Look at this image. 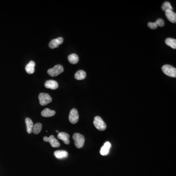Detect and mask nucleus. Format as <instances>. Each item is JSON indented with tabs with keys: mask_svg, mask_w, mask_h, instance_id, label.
I'll return each mask as SVG.
<instances>
[{
	"mask_svg": "<svg viewBox=\"0 0 176 176\" xmlns=\"http://www.w3.org/2000/svg\"><path fill=\"white\" fill-rule=\"evenodd\" d=\"M155 23L157 26H159L160 27H163L164 25V21L162 19H158L156 21Z\"/></svg>",
	"mask_w": 176,
	"mask_h": 176,
	"instance_id": "22",
	"label": "nucleus"
},
{
	"mask_svg": "<svg viewBox=\"0 0 176 176\" xmlns=\"http://www.w3.org/2000/svg\"><path fill=\"white\" fill-rule=\"evenodd\" d=\"M48 142L50 143L51 146H52V147H59V146H60V143H59L58 141H57V139H56L53 135H51L48 138Z\"/></svg>",
	"mask_w": 176,
	"mask_h": 176,
	"instance_id": "15",
	"label": "nucleus"
},
{
	"mask_svg": "<svg viewBox=\"0 0 176 176\" xmlns=\"http://www.w3.org/2000/svg\"><path fill=\"white\" fill-rule=\"evenodd\" d=\"M148 27L152 29H155L158 27V26L156 25V23H152V22H149L148 23Z\"/></svg>",
	"mask_w": 176,
	"mask_h": 176,
	"instance_id": "23",
	"label": "nucleus"
},
{
	"mask_svg": "<svg viewBox=\"0 0 176 176\" xmlns=\"http://www.w3.org/2000/svg\"><path fill=\"white\" fill-rule=\"evenodd\" d=\"M165 14L166 18L170 22L172 23H176V14L172 10H168L165 11Z\"/></svg>",
	"mask_w": 176,
	"mask_h": 176,
	"instance_id": "8",
	"label": "nucleus"
},
{
	"mask_svg": "<svg viewBox=\"0 0 176 176\" xmlns=\"http://www.w3.org/2000/svg\"><path fill=\"white\" fill-rule=\"evenodd\" d=\"M39 100L41 105L46 106L52 101V98L48 94L40 93L39 94Z\"/></svg>",
	"mask_w": 176,
	"mask_h": 176,
	"instance_id": "5",
	"label": "nucleus"
},
{
	"mask_svg": "<svg viewBox=\"0 0 176 176\" xmlns=\"http://www.w3.org/2000/svg\"><path fill=\"white\" fill-rule=\"evenodd\" d=\"M64 42V39L62 37H58V38L53 39L49 43V47L51 49H54L59 46Z\"/></svg>",
	"mask_w": 176,
	"mask_h": 176,
	"instance_id": "7",
	"label": "nucleus"
},
{
	"mask_svg": "<svg viewBox=\"0 0 176 176\" xmlns=\"http://www.w3.org/2000/svg\"><path fill=\"white\" fill-rule=\"evenodd\" d=\"M25 121L26 126H27V132L29 134H31L32 132V130L33 128V122L32 120L29 117H27L25 118Z\"/></svg>",
	"mask_w": 176,
	"mask_h": 176,
	"instance_id": "13",
	"label": "nucleus"
},
{
	"mask_svg": "<svg viewBox=\"0 0 176 176\" xmlns=\"http://www.w3.org/2000/svg\"><path fill=\"white\" fill-rule=\"evenodd\" d=\"M163 72L166 76L171 77H176V69L170 65H164L161 68Z\"/></svg>",
	"mask_w": 176,
	"mask_h": 176,
	"instance_id": "2",
	"label": "nucleus"
},
{
	"mask_svg": "<svg viewBox=\"0 0 176 176\" xmlns=\"http://www.w3.org/2000/svg\"><path fill=\"white\" fill-rule=\"evenodd\" d=\"M86 77V73L84 70H80L76 72L74 77L76 80H81L84 79Z\"/></svg>",
	"mask_w": 176,
	"mask_h": 176,
	"instance_id": "18",
	"label": "nucleus"
},
{
	"mask_svg": "<svg viewBox=\"0 0 176 176\" xmlns=\"http://www.w3.org/2000/svg\"><path fill=\"white\" fill-rule=\"evenodd\" d=\"M111 147V143L107 141L104 143V145L101 147L100 150V153L102 156H106L108 154Z\"/></svg>",
	"mask_w": 176,
	"mask_h": 176,
	"instance_id": "9",
	"label": "nucleus"
},
{
	"mask_svg": "<svg viewBox=\"0 0 176 176\" xmlns=\"http://www.w3.org/2000/svg\"><path fill=\"white\" fill-rule=\"evenodd\" d=\"M48 137H45L43 138V140L46 142H48Z\"/></svg>",
	"mask_w": 176,
	"mask_h": 176,
	"instance_id": "24",
	"label": "nucleus"
},
{
	"mask_svg": "<svg viewBox=\"0 0 176 176\" xmlns=\"http://www.w3.org/2000/svg\"><path fill=\"white\" fill-rule=\"evenodd\" d=\"M161 9L164 11H165L166 10H172V11H173V8L171 6V3H170L169 2H164L162 5Z\"/></svg>",
	"mask_w": 176,
	"mask_h": 176,
	"instance_id": "21",
	"label": "nucleus"
},
{
	"mask_svg": "<svg viewBox=\"0 0 176 176\" xmlns=\"http://www.w3.org/2000/svg\"><path fill=\"white\" fill-rule=\"evenodd\" d=\"M35 63L33 61H31L30 62L27 64V65L25 67V70L27 73L29 74H33L35 71Z\"/></svg>",
	"mask_w": 176,
	"mask_h": 176,
	"instance_id": "14",
	"label": "nucleus"
},
{
	"mask_svg": "<svg viewBox=\"0 0 176 176\" xmlns=\"http://www.w3.org/2000/svg\"><path fill=\"white\" fill-rule=\"evenodd\" d=\"M73 139L74 144L77 148H81L84 146L85 143V138L84 136L79 133H75L73 135Z\"/></svg>",
	"mask_w": 176,
	"mask_h": 176,
	"instance_id": "1",
	"label": "nucleus"
},
{
	"mask_svg": "<svg viewBox=\"0 0 176 176\" xmlns=\"http://www.w3.org/2000/svg\"><path fill=\"white\" fill-rule=\"evenodd\" d=\"M56 113V111L50 110L49 108H46V109H44V110L41 112V115L43 117H52L54 116Z\"/></svg>",
	"mask_w": 176,
	"mask_h": 176,
	"instance_id": "16",
	"label": "nucleus"
},
{
	"mask_svg": "<svg viewBox=\"0 0 176 176\" xmlns=\"http://www.w3.org/2000/svg\"><path fill=\"white\" fill-rule=\"evenodd\" d=\"M69 62L72 64H77L79 61V57L76 54H72L68 57Z\"/></svg>",
	"mask_w": 176,
	"mask_h": 176,
	"instance_id": "17",
	"label": "nucleus"
},
{
	"mask_svg": "<svg viewBox=\"0 0 176 176\" xmlns=\"http://www.w3.org/2000/svg\"><path fill=\"white\" fill-rule=\"evenodd\" d=\"M64 68L61 65H56L54 68L50 69L48 70V74L50 76L54 77L58 76L64 72Z\"/></svg>",
	"mask_w": 176,
	"mask_h": 176,
	"instance_id": "4",
	"label": "nucleus"
},
{
	"mask_svg": "<svg viewBox=\"0 0 176 176\" xmlns=\"http://www.w3.org/2000/svg\"><path fill=\"white\" fill-rule=\"evenodd\" d=\"M45 86L47 89L56 90L58 87V84L56 81L54 80H49L45 82Z\"/></svg>",
	"mask_w": 176,
	"mask_h": 176,
	"instance_id": "10",
	"label": "nucleus"
},
{
	"mask_svg": "<svg viewBox=\"0 0 176 176\" xmlns=\"http://www.w3.org/2000/svg\"><path fill=\"white\" fill-rule=\"evenodd\" d=\"M54 155L58 159H65L68 157V153L65 150H57L54 152Z\"/></svg>",
	"mask_w": 176,
	"mask_h": 176,
	"instance_id": "12",
	"label": "nucleus"
},
{
	"mask_svg": "<svg viewBox=\"0 0 176 176\" xmlns=\"http://www.w3.org/2000/svg\"><path fill=\"white\" fill-rule=\"evenodd\" d=\"M165 43L166 45L171 47L172 49H176V40L175 39L168 38L165 40Z\"/></svg>",
	"mask_w": 176,
	"mask_h": 176,
	"instance_id": "19",
	"label": "nucleus"
},
{
	"mask_svg": "<svg viewBox=\"0 0 176 176\" xmlns=\"http://www.w3.org/2000/svg\"><path fill=\"white\" fill-rule=\"evenodd\" d=\"M57 138L59 139H61L63 141L64 143L66 144H69L70 143V141L69 140L70 135L68 134L65 132L59 133Z\"/></svg>",
	"mask_w": 176,
	"mask_h": 176,
	"instance_id": "11",
	"label": "nucleus"
},
{
	"mask_svg": "<svg viewBox=\"0 0 176 176\" xmlns=\"http://www.w3.org/2000/svg\"><path fill=\"white\" fill-rule=\"evenodd\" d=\"M69 120L72 124H76L79 120V114L77 110L72 109L71 110L69 114Z\"/></svg>",
	"mask_w": 176,
	"mask_h": 176,
	"instance_id": "6",
	"label": "nucleus"
},
{
	"mask_svg": "<svg viewBox=\"0 0 176 176\" xmlns=\"http://www.w3.org/2000/svg\"><path fill=\"white\" fill-rule=\"evenodd\" d=\"M42 128V124L41 123H37L34 125L32 132L34 134H38L41 131Z\"/></svg>",
	"mask_w": 176,
	"mask_h": 176,
	"instance_id": "20",
	"label": "nucleus"
},
{
	"mask_svg": "<svg viewBox=\"0 0 176 176\" xmlns=\"http://www.w3.org/2000/svg\"><path fill=\"white\" fill-rule=\"evenodd\" d=\"M94 124L95 127L98 130L101 131L105 130L107 126L101 117L99 116H96L94 117Z\"/></svg>",
	"mask_w": 176,
	"mask_h": 176,
	"instance_id": "3",
	"label": "nucleus"
},
{
	"mask_svg": "<svg viewBox=\"0 0 176 176\" xmlns=\"http://www.w3.org/2000/svg\"><path fill=\"white\" fill-rule=\"evenodd\" d=\"M56 132L58 133V131H56Z\"/></svg>",
	"mask_w": 176,
	"mask_h": 176,
	"instance_id": "25",
	"label": "nucleus"
}]
</instances>
